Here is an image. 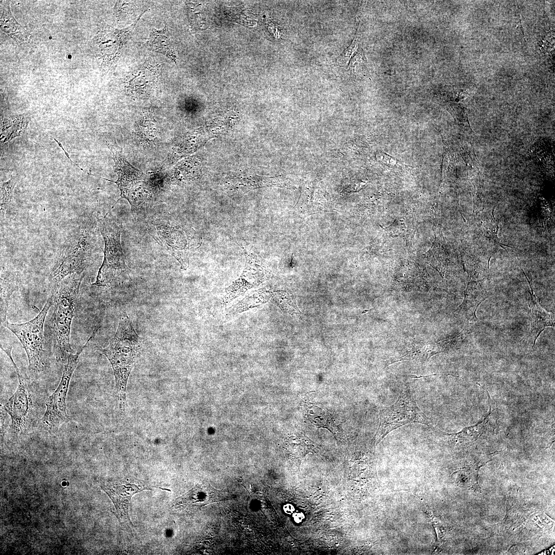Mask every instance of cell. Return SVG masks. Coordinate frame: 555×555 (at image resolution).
I'll return each instance as SVG.
<instances>
[{"label": "cell", "mask_w": 555, "mask_h": 555, "mask_svg": "<svg viewBox=\"0 0 555 555\" xmlns=\"http://www.w3.org/2000/svg\"><path fill=\"white\" fill-rule=\"evenodd\" d=\"M144 12L130 26L123 29L106 24L100 26L94 38V44L98 61L102 67L109 69L114 66L124 45L130 39L133 30Z\"/></svg>", "instance_id": "8fae6325"}, {"label": "cell", "mask_w": 555, "mask_h": 555, "mask_svg": "<svg viewBox=\"0 0 555 555\" xmlns=\"http://www.w3.org/2000/svg\"><path fill=\"white\" fill-rule=\"evenodd\" d=\"M489 293L487 280L482 279L469 282L464 301L455 312L462 314L467 324H474L477 321L476 310L479 305L488 297Z\"/></svg>", "instance_id": "9a60e30c"}, {"label": "cell", "mask_w": 555, "mask_h": 555, "mask_svg": "<svg viewBox=\"0 0 555 555\" xmlns=\"http://www.w3.org/2000/svg\"><path fill=\"white\" fill-rule=\"evenodd\" d=\"M525 274L528 284L530 287V317H531V335L533 340V346L535 345L536 341L542 331L548 327L554 326V315L546 311L541 305L540 301L534 294L532 286L528 280L524 270L522 269Z\"/></svg>", "instance_id": "e0dca14e"}, {"label": "cell", "mask_w": 555, "mask_h": 555, "mask_svg": "<svg viewBox=\"0 0 555 555\" xmlns=\"http://www.w3.org/2000/svg\"><path fill=\"white\" fill-rule=\"evenodd\" d=\"M271 301L284 312L291 315H299L295 302L292 297L285 291H275L271 292Z\"/></svg>", "instance_id": "d4e9b609"}, {"label": "cell", "mask_w": 555, "mask_h": 555, "mask_svg": "<svg viewBox=\"0 0 555 555\" xmlns=\"http://www.w3.org/2000/svg\"><path fill=\"white\" fill-rule=\"evenodd\" d=\"M366 59L361 48L350 61L349 69L353 74H361L365 68Z\"/></svg>", "instance_id": "f1b7e54d"}, {"label": "cell", "mask_w": 555, "mask_h": 555, "mask_svg": "<svg viewBox=\"0 0 555 555\" xmlns=\"http://www.w3.org/2000/svg\"><path fill=\"white\" fill-rule=\"evenodd\" d=\"M84 274L69 275L57 284L52 292L53 306L54 350L56 358L65 363L72 353L70 335Z\"/></svg>", "instance_id": "7a4b0ae2"}, {"label": "cell", "mask_w": 555, "mask_h": 555, "mask_svg": "<svg viewBox=\"0 0 555 555\" xmlns=\"http://www.w3.org/2000/svg\"><path fill=\"white\" fill-rule=\"evenodd\" d=\"M54 140H55V141L56 142H57V143H58V145H59V146H60V147H61L62 148V150H63V151H64V152L65 153V154L66 156H67V157L68 158V159H69V160L70 161V162H72V163H73V164H74L75 165L77 166L78 168H79V169H81V170H82V169H81V168H80L79 167V166H78V165H77V164H76V163H75L74 162H73V161H72V160H71L70 158L69 157V156L68 154V153H67V152H66L65 150V149H64V148H63V147L62 145L61 144V143H60V142H59V141H58L57 140H56V139H55V138H54Z\"/></svg>", "instance_id": "d6a6232c"}, {"label": "cell", "mask_w": 555, "mask_h": 555, "mask_svg": "<svg viewBox=\"0 0 555 555\" xmlns=\"http://www.w3.org/2000/svg\"><path fill=\"white\" fill-rule=\"evenodd\" d=\"M203 129L199 128L186 135L173 151L171 158L173 161L191 154L199 149L207 140Z\"/></svg>", "instance_id": "ffe728a7"}, {"label": "cell", "mask_w": 555, "mask_h": 555, "mask_svg": "<svg viewBox=\"0 0 555 555\" xmlns=\"http://www.w3.org/2000/svg\"><path fill=\"white\" fill-rule=\"evenodd\" d=\"M146 45L150 50L159 52L176 62V54L166 27L159 30L152 29Z\"/></svg>", "instance_id": "44dd1931"}, {"label": "cell", "mask_w": 555, "mask_h": 555, "mask_svg": "<svg viewBox=\"0 0 555 555\" xmlns=\"http://www.w3.org/2000/svg\"><path fill=\"white\" fill-rule=\"evenodd\" d=\"M494 209L488 212L480 213L476 219V226L486 238L503 246L498 238V225L494 215Z\"/></svg>", "instance_id": "cb8c5ba5"}, {"label": "cell", "mask_w": 555, "mask_h": 555, "mask_svg": "<svg viewBox=\"0 0 555 555\" xmlns=\"http://www.w3.org/2000/svg\"><path fill=\"white\" fill-rule=\"evenodd\" d=\"M160 71L159 64L145 62L131 71L125 78L128 92L138 98L147 96L158 79Z\"/></svg>", "instance_id": "5bb4252c"}, {"label": "cell", "mask_w": 555, "mask_h": 555, "mask_svg": "<svg viewBox=\"0 0 555 555\" xmlns=\"http://www.w3.org/2000/svg\"><path fill=\"white\" fill-rule=\"evenodd\" d=\"M220 493L210 484H198L174 502L175 509L191 510L220 500Z\"/></svg>", "instance_id": "2e32d148"}, {"label": "cell", "mask_w": 555, "mask_h": 555, "mask_svg": "<svg viewBox=\"0 0 555 555\" xmlns=\"http://www.w3.org/2000/svg\"><path fill=\"white\" fill-rule=\"evenodd\" d=\"M52 302L51 294L42 310L28 322L16 324L7 320L2 324L15 335L22 344L28 357L29 372L32 374H41L45 368L43 328L46 315Z\"/></svg>", "instance_id": "8992f818"}, {"label": "cell", "mask_w": 555, "mask_h": 555, "mask_svg": "<svg viewBox=\"0 0 555 555\" xmlns=\"http://www.w3.org/2000/svg\"><path fill=\"white\" fill-rule=\"evenodd\" d=\"M100 486L112 499L116 508L114 514L120 523L124 527L131 528L133 526L128 514L131 499L136 493L151 490V488L144 482L134 479L105 482Z\"/></svg>", "instance_id": "7c38bea8"}, {"label": "cell", "mask_w": 555, "mask_h": 555, "mask_svg": "<svg viewBox=\"0 0 555 555\" xmlns=\"http://www.w3.org/2000/svg\"><path fill=\"white\" fill-rule=\"evenodd\" d=\"M142 345V339L137 335L127 314L122 312L114 337L106 347L99 349L112 365L119 408L122 412L126 405L128 377Z\"/></svg>", "instance_id": "6da1fadb"}, {"label": "cell", "mask_w": 555, "mask_h": 555, "mask_svg": "<svg viewBox=\"0 0 555 555\" xmlns=\"http://www.w3.org/2000/svg\"><path fill=\"white\" fill-rule=\"evenodd\" d=\"M1 30L19 44L27 42L31 36L13 16L8 1H1Z\"/></svg>", "instance_id": "ac0fdd59"}, {"label": "cell", "mask_w": 555, "mask_h": 555, "mask_svg": "<svg viewBox=\"0 0 555 555\" xmlns=\"http://www.w3.org/2000/svg\"><path fill=\"white\" fill-rule=\"evenodd\" d=\"M97 225L104 242V257L92 285L109 287L114 279L128 269L120 242L121 228L110 211L97 219Z\"/></svg>", "instance_id": "5b68a950"}, {"label": "cell", "mask_w": 555, "mask_h": 555, "mask_svg": "<svg viewBox=\"0 0 555 555\" xmlns=\"http://www.w3.org/2000/svg\"><path fill=\"white\" fill-rule=\"evenodd\" d=\"M30 118L21 114L4 118L1 122V139L3 143L20 136L26 130Z\"/></svg>", "instance_id": "7402d4cb"}, {"label": "cell", "mask_w": 555, "mask_h": 555, "mask_svg": "<svg viewBox=\"0 0 555 555\" xmlns=\"http://www.w3.org/2000/svg\"><path fill=\"white\" fill-rule=\"evenodd\" d=\"M20 284L18 275L14 271H3L1 273V324L7 321V313L10 297L17 290Z\"/></svg>", "instance_id": "d6986e66"}, {"label": "cell", "mask_w": 555, "mask_h": 555, "mask_svg": "<svg viewBox=\"0 0 555 555\" xmlns=\"http://www.w3.org/2000/svg\"><path fill=\"white\" fill-rule=\"evenodd\" d=\"M91 250L87 232L77 234L60 253L51 272V280L57 284L69 275L83 273L89 265Z\"/></svg>", "instance_id": "30bf717a"}, {"label": "cell", "mask_w": 555, "mask_h": 555, "mask_svg": "<svg viewBox=\"0 0 555 555\" xmlns=\"http://www.w3.org/2000/svg\"><path fill=\"white\" fill-rule=\"evenodd\" d=\"M1 347L11 360L18 378L16 391L4 406L11 418V434L18 437L30 430L36 421L39 410L37 394L27 375L21 372L14 363L11 355L12 346Z\"/></svg>", "instance_id": "3957f363"}, {"label": "cell", "mask_w": 555, "mask_h": 555, "mask_svg": "<svg viewBox=\"0 0 555 555\" xmlns=\"http://www.w3.org/2000/svg\"><path fill=\"white\" fill-rule=\"evenodd\" d=\"M108 147L113 154L118 179L116 181L104 179L117 185L121 193L118 201L124 198L129 202L132 208H136L146 200L149 194L144 180V175L141 170L132 165L121 151L110 145Z\"/></svg>", "instance_id": "9c48e42d"}, {"label": "cell", "mask_w": 555, "mask_h": 555, "mask_svg": "<svg viewBox=\"0 0 555 555\" xmlns=\"http://www.w3.org/2000/svg\"><path fill=\"white\" fill-rule=\"evenodd\" d=\"M283 510L285 513L291 514L294 513L295 508L292 505L287 504L283 506Z\"/></svg>", "instance_id": "1f68e13d"}, {"label": "cell", "mask_w": 555, "mask_h": 555, "mask_svg": "<svg viewBox=\"0 0 555 555\" xmlns=\"http://www.w3.org/2000/svg\"><path fill=\"white\" fill-rule=\"evenodd\" d=\"M115 14L119 20L124 19L131 14L133 10L132 4L124 1H117L114 8Z\"/></svg>", "instance_id": "f546056e"}, {"label": "cell", "mask_w": 555, "mask_h": 555, "mask_svg": "<svg viewBox=\"0 0 555 555\" xmlns=\"http://www.w3.org/2000/svg\"><path fill=\"white\" fill-rule=\"evenodd\" d=\"M146 225L152 237L178 261L181 269L186 270L190 255L199 247L195 231L168 217L153 218Z\"/></svg>", "instance_id": "277c9868"}, {"label": "cell", "mask_w": 555, "mask_h": 555, "mask_svg": "<svg viewBox=\"0 0 555 555\" xmlns=\"http://www.w3.org/2000/svg\"><path fill=\"white\" fill-rule=\"evenodd\" d=\"M314 406L316 410V412L312 408L307 411V417L309 421L317 428H325L331 432V429H334V427L331 425V420L329 417H328V416L322 409Z\"/></svg>", "instance_id": "4316f807"}, {"label": "cell", "mask_w": 555, "mask_h": 555, "mask_svg": "<svg viewBox=\"0 0 555 555\" xmlns=\"http://www.w3.org/2000/svg\"><path fill=\"white\" fill-rule=\"evenodd\" d=\"M293 518L294 521L297 523H301L305 518V516L303 513L298 512L293 513Z\"/></svg>", "instance_id": "4dcf8cb0"}, {"label": "cell", "mask_w": 555, "mask_h": 555, "mask_svg": "<svg viewBox=\"0 0 555 555\" xmlns=\"http://www.w3.org/2000/svg\"><path fill=\"white\" fill-rule=\"evenodd\" d=\"M271 298V292L263 289L252 291L235 305L229 308L228 313H240L256 307L267 302Z\"/></svg>", "instance_id": "603a6c76"}, {"label": "cell", "mask_w": 555, "mask_h": 555, "mask_svg": "<svg viewBox=\"0 0 555 555\" xmlns=\"http://www.w3.org/2000/svg\"><path fill=\"white\" fill-rule=\"evenodd\" d=\"M96 330L97 328H95L86 343L79 347L75 354L69 355L65 363L60 382L45 403L46 410L41 422L44 428L51 434L55 433L60 426L67 420L66 401L70 380L77 366L79 356Z\"/></svg>", "instance_id": "ba28073f"}, {"label": "cell", "mask_w": 555, "mask_h": 555, "mask_svg": "<svg viewBox=\"0 0 555 555\" xmlns=\"http://www.w3.org/2000/svg\"><path fill=\"white\" fill-rule=\"evenodd\" d=\"M246 264L239 277L226 289L223 304L227 305L247 290L258 286L267 277L266 269L255 254L245 251Z\"/></svg>", "instance_id": "4fadbf2b"}, {"label": "cell", "mask_w": 555, "mask_h": 555, "mask_svg": "<svg viewBox=\"0 0 555 555\" xmlns=\"http://www.w3.org/2000/svg\"><path fill=\"white\" fill-rule=\"evenodd\" d=\"M411 423L431 426L411 393L409 386L404 385L397 400L380 411L379 425L374 436L375 443L378 444L392 431Z\"/></svg>", "instance_id": "52a82bcc"}, {"label": "cell", "mask_w": 555, "mask_h": 555, "mask_svg": "<svg viewBox=\"0 0 555 555\" xmlns=\"http://www.w3.org/2000/svg\"><path fill=\"white\" fill-rule=\"evenodd\" d=\"M17 179L16 177L12 176L7 181L4 182L1 184V219L5 218L6 211L10 205L13 197V190L17 183Z\"/></svg>", "instance_id": "484cf974"}, {"label": "cell", "mask_w": 555, "mask_h": 555, "mask_svg": "<svg viewBox=\"0 0 555 555\" xmlns=\"http://www.w3.org/2000/svg\"><path fill=\"white\" fill-rule=\"evenodd\" d=\"M360 37L357 35L351 44L337 59V62L341 66L346 65L351 57L358 49Z\"/></svg>", "instance_id": "83f0119b"}]
</instances>
